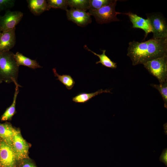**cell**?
Here are the masks:
<instances>
[{
  "mask_svg": "<svg viewBox=\"0 0 167 167\" xmlns=\"http://www.w3.org/2000/svg\"><path fill=\"white\" fill-rule=\"evenodd\" d=\"M53 71L54 76L57 77V80L59 81L68 90L72 89L74 86L75 82L70 75L66 74L60 75L57 72L55 68L53 69Z\"/></svg>",
  "mask_w": 167,
  "mask_h": 167,
  "instance_id": "cell-18",
  "label": "cell"
},
{
  "mask_svg": "<svg viewBox=\"0 0 167 167\" xmlns=\"http://www.w3.org/2000/svg\"><path fill=\"white\" fill-rule=\"evenodd\" d=\"M27 2L30 11L36 15H39L45 11L49 10L46 0H28Z\"/></svg>",
  "mask_w": 167,
  "mask_h": 167,
  "instance_id": "cell-14",
  "label": "cell"
},
{
  "mask_svg": "<svg viewBox=\"0 0 167 167\" xmlns=\"http://www.w3.org/2000/svg\"><path fill=\"white\" fill-rule=\"evenodd\" d=\"M152 28L153 38L161 39L167 38V25L165 18L161 14H147Z\"/></svg>",
  "mask_w": 167,
  "mask_h": 167,
  "instance_id": "cell-5",
  "label": "cell"
},
{
  "mask_svg": "<svg viewBox=\"0 0 167 167\" xmlns=\"http://www.w3.org/2000/svg\"><path fill=\"white\" fill-rule=\"evenodd\" d=\"M31 145L23 137L19 128H15L11 147L19 161L29 156V150Z\"/></svg>",
  "mask_w": 167,
  "mask_h": 167,
  "instance_id": "cell-6",
  "label": "cell"
},
{
  "mask_svg": "<svg viewBox=\"0 0 167 167\" xmlns=\"http://www.w3.org/2000/svg\"><path fill=\"white\" fill-rule=\"evenodd\" d=\"M13 82L15 85V92L13 98V101L11 105L8 107L0 118L1 121H11L13 116L16 113L15 105L16 101L18 94L19 92V87H21L15 80H13Z\"/></svg>",
  "mask_w": 167,
  "mask_h": 167,
  "instance_id": "cell-12",
  "label": "cell"
},
{
  "mask_svg": "<svg viewBox=\"0 0 167 167\" xmlns=\"http://www.w3.org/2000/svg\"><path fill=\"white\" fill-rule=\"evenodd\" d=\"M19 66L14 57V54L9 51L0 52V78L9 84L13 80L17 81Z\"/></svg>",
  "mask_w": 167,
  "mask_h": 167,
  "instance_id": "cell-2",
  "label": "cell"
},
{
  "mask_svg": "<svg viewBox=\"0 0 167 167\" xmlns=\"http://www.w3.org/2000/svg\"><path fill=\"white\" fill-rule=\"evenodd\" d=\"M151 86L159 92L164 102V106L167 108V82L158 84H151Z\"/></svg>",
  "mask_w": 167,
  "mask_h": 167,
  "instance_id": "cell-20",
  "label": "cell"
},
{
  "mask_svg": "<svg viewBox=\"0 0 167 167\" xmlns=\"http://www.w3.org/2000/svg\"><path fill=\"white\" fill-rule=\"evenodd\" d=\"M68 6L71 8L86 11L89 9V0H67Z\"/></svg>",
  "mask_w": 167,
  "mask_h": 167,
  "instance_id": "cell-19",
  "label": "cell"
},
{
  "mask_svg": "<svg viewBox=\"0 0 167 167\" xmlns=\"http://www.w3.org/2000/svg\"><path fill=\"white\" fill-rule=\"evenodd\" d=\"M18 167H37L34 161L29 156L19 161Z\"/></svg>",
  "mask_w": 167,
  "mask_h": 167,
  "instance_id": "cell-23",
  "label": "cell"
},
{
  "mask_svg": "<svg viewBox=\"0 0 167 167\" xmlns=\"http://www.w3.org/2000/svg\"><path fill=\"white\" fill-rule=\"evenodd\" d=\"M15 3L13 0H0V11L12 7Z\"/></svg>",
  "mask_w": 167,
  "mask_h": 167,
  "instance_id": "cell-24",
  "label": "cell"
},
{
  "mask_svg": "<svg viewBox=\"0 0 167 167\" xmlns=\"http://www.w3.org/2000/svg\"><path fill=\"white\" fill-rule=\"evenodd\" d=\"M1 32H1V28H0V34L1 33Z\"/></svg>",
  "mask_w": 167,
  "mask_h": 167,
  "instance_id": "cell-27",
  "label": "cell"
},
{
  "mask_svg": "<svg viewBox=\"0 0 167 167\" xmlns=\"http://www.w3.org/2000/svg\"><path fill=\"white\" fill-rule=\"evenodd\" d=\"M113 0H90L89 10H95L107 5Z\"/></svg>",
  "mask_w": 167,
  "mask_h": 167,
  "instance_id": "cell-22",
  "label": "cell"
},
{
  "mask_svg": "<svg viewBox=\"0 0 167 167\" xmlns=\"http://www.w3.org/2000/svg\"><path fill=\"white\" fill-rule=\"evenodd\" d=\"M15 130V128L9 122L0 123V138L11 146L12 138Z\"/></svg>",
  "mask_w": 167,
  "mask_h": 167,
  "instance_id": "cell-13",
  "label": "cell"
},
{
  "mask_svg": "<svg viewBox=\"0 0 167 167\" xmlns=\"http://www.w3.org/2000/svg\"><path fill=\"white\" fill-rule=\"evenodd\" d=\"M14 57L19 66H24L32 69L42 67L36 60H32L18 52L14 54Z\"/></svg>",
  "mask_w": 167,
  "mask_h": 167,
  "instance_id": "cell-15",
  "label": "cell"
},
{
  "mask_svg": "<svg viewBox=\"0 0 167 167\" xmlns=\"http://www.w3.org/2000/svg\"><path fill=\"white\" fill-rule=\"evenodd\" d=\"M66 11L68 20L79 26L84 27L92 22L91 15L86 11L72 8Z\"/></svg>",
  "mask_w": 167,
  "mask_h": 167,
  "instance_id": "cell-9",
  "label": "cell"
},
{
  "mask_svg": "<svg viewBox=\"0 0 167 167\" xmlns=\"http://www.w3.org/2000/svg\"><path fill=\"white\" fill-rule=\"evenodd\" d=\"M49 9L60 8L66 11L68 6L67 0H48L47 1Z\"/></svg>",
  "mask_w": 167,
  "mask_h": 167,
  "instance_id": "cell-21",
  "label": "cell"
},
{
  "mask_svg": "<svg viewBox=\"0 0 167 167\" xmlns=\"http://www.w3.org/2000/svg\"><path fill=\"white\" fill-rule=\"evenodd\" d=\"M23 13L20 11H6L2 16H0V26L2 32H6L15 28L22 19Z\"/></svg>",
  "mask_w": 167,
  "mask_h": 167,
  "instance_id": "cell-8",
  "label": "cell"
},
{
  "mask_svg": "<svg viewBox=\"0 0 167 167\" xmlns=\"http://www.w3.org/2000/svg\"><path fill=\"white\" fill-rule=\"evenodd\" d=\"M18 162L11 146L0 138V167H18Z\"/></svg>",
  "mask_w": 167,
  "mask_h": 167,
  "instance_id": "cell-7",
  "label": "cell"
},
{
  "mask_svg": "<svg viewBox=\"0 0 167 167\" xmlns=\"http://www.w3.org/2000/svg\"><path fill=\"white\" fill-rule=\"evenodd\" d=\"M128 16L132 23L133 28H139L143 30L145 32V38L150 32H152V28L149 20L140 17L136 14L131 12L122 13Z\"/></svg>",
  "mask_w": 167,
  "mask_h": 167,
  "instance_id": "cell-10",
  "label": "cell"
},
{
  "mask_svg": "<svg viewBox=\"0 0 167 167\" xmlns=\"http://www.w3.org/2000/svg\"><path fill=\"white\" fill-rule=\"evenodd\" d=\"M160 161L167 165V149H164L160 157Z\"/></svg>",
  "mask_w": 167,
  "mask_h": 167,
  "instance_id": "cell-25",
  "label": "cell"
},
{
  "mask_svg": "<svg viewBox=\"0 0 167 167\" xmlns=\"http://www.w3.org/2000/svg\"><path fill=\"white\" fill-rule=\"evenodd\" d=\"M84 48L88 51L92 53L95 55L97 56L99 58V61L96 62V64L101 63L102 65L112 69H116L117 67V63L112 61L105 54V50H102V53L101 54H98L90 50L85 45Z\"/></svg>",
  "mask_w": 167,
  "mask_h": 167,
  "instance_id": "cell-17",
  "label": "cell"
},
{
  "mask_svg": "<svg viewBox=\"0 0 167 167\" xmlns=\"http://www.w3.org/2000/svg\"><path fill=\"white\" fill-rule=\"evenodd\" d=\"M133 66L142 64L167 55V38H152L145 42L133 41L129 43L127 54Z\"/></svg>",
  "mask_w": 167,
  "mask_h": 167,
  "instance_id": "cell-1",
  "label": "cell"
},
{
  "mask_svg": "<svg viewBox=\"0 0 167 167\" xmlns=\"http://www.w3.org/2000/svg\"><path fill=\"white\" fill-rule=\"evenodd\" d=\"M143 65L150 74L157 79L160 84L167 82V55L153 59Z\"/></svg>",
  "mask_w": 167,
  "mask_h": 167,
  "instance_id": "cell-3",
  "label": "cell"
},
{
  "mask_svg": "<svg viewBox=\"0 0 167 167\" xmlns=\"http://www.w3.org/2000/svg\"><path fill=\"white\" fill-rule=\"evenodd\" d=\"M118 0H113L109 4L104 6L97 10H89L90 15L95 17L96 22L99 24H108L112 22L119 21L117 17L118 14L122 13L115 11V6Z\"/></svg>",
  "mask_w": 167,
  "mask_h": 167,
  "instance_id": "cell-4",
  "label": "cell"
},
{
  "mask_svg": "<svg viewBox=\"0 0 167 167\" xmlns=\"http://www.w3.org/2000/svg\"><path fill=\"white\" fill-rule=\"evenodd\" d=\"M15 28L0 34V52L9 51L16 43Z\"/></svg>",
  "mask_w": 167,
  "mask_h": 167,
  "instance_id": "cell-11",
  "label": "cell"
},
{
  "mask_svg": "<svg viewBox=\"0 0 167 167\" xmlns=\"http://www.w3.org/2000/svg\"><path fill=\"white\" fill-rule=\"evenodd\" d=\"M2 80L0 78V84H1L2 82Z\"/></svg>",
  "mask_w": 167,
  "mask_h": 167,
  "instance_id": "cell-26",
  "label": "cell"
},
{
  "mask_svg": "<svg viewBox=\"0 0 167 167\" xmlns=\"http://www.w3.org/2000/svg\"><path fill=\"white\" fill-rule=\"evenodd\" d=\"M111 89H101L93 92L87 93L85 92L80 93L72 98V101L76 103H85L87 102L92 98L98 95L103 93H111Z\"/></svg>",
  "mask_w": 167,
  "mask_h": 167,
  "instance_id": "cell-16",
  "label": "cell"
}]
</instances>
